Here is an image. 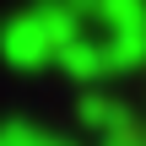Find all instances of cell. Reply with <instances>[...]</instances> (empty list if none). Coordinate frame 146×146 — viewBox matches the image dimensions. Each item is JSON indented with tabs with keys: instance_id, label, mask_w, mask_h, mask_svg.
Here are the masks:
<instances>
[{
	"instance_id": "cell-1",
	"label": "cell",
	"mask_w": 146,
	"mask_h": 146,
	"mask_svg": "<svg viewBox=\"0 0 146 146\" xmlns=\"http://www.w3.org/2000/svg\"><path fill=\"white\" fill-rule=\"evenodd\" d=\"M76 38V16L65 5H43V11H27L5 27L0 49L11 65H43V60H60V49Z\"/></svg>"
}]
</instances>
